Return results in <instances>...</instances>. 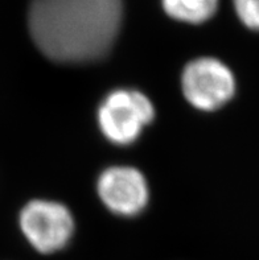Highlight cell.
<instances>
[{
    "label": "cell",
    "instance_id": "obj_4",
    "mask_svg": "<svg viewBox=\"0 0 259 260\" xmlns=\"http://www.w3.org/2000/svg\"><path fill=\"white\" fill-rule=\"evenodd\" d=\"M20 228L33 247L43 254H52L68 244L74 222L66 206L53 201L36 200L20 213Z\"/></svg>",
    "mask_w": 259,
    "mask_h": 260
},
{
    "label": "cell",
    "instance_id": "obj_3",
    "mask_svg": "<svg viewBox=\"0 0 259 260\" xmlns=\"http://www.w3.org/2000/svg\"><path fill=\"white\" fill-rule=\"evenodd\" d=\"M188 102L203 111L220 109L236 92V78L220 59L201 57L185 66L181 78Z\"/></svg>",
    "mask_w": 259,
    "mask_h": 260
},
{
    "label": "cell",
    "instance_id": "obj_7",
    "mask_svg": "<svg viewBox=\"0 0 259 260\" xmlns=\"http://www.w3.org/2000/svg\"><path fill=\"white\" fill-rule=\"evenodd\" d=\"M233 4L243 25L259 32V0H233Z\"/></svg>",
    "mask_w": 259,
    "mask_h": 260
},
{
    "label": "cell",
    "instance_id": "obj_5",
    "mask_svg": "<svg viewBox=\"0 0 259 260\" xmlns=\"http://www.w3.org/2000/svg\"><path fill=\"white\" fill-rule=\"evenodd\" d=\"M98 194L108 210L123 217L139 214L148 202L145 176L131 167H111L99 176Z\"/></svg>",
    "mask_w": 259,
    "mask_h": 260
},
{
    "label": "cell",
    "instance_id": "obj_6",
    "mask_svg": "<svg viewBox=\"0 0 259 260\" xmlns=\"http://www.w3.org/2000/svg\"><path fill=\"white\" fill-rule=\"evenodd\" d=\"M163 7L172 19L201 24L216 13L218 0H163Z\"/></svg>",
    "mask_w": 259,
    "mask_h": 260
},
{
    "label": "cell",
    "instance_id": "obj_1",
    "mask_svg": "<svg viewBox=\"0 0 259 260\" xmlns=\"http://www.w3.org/2000/svg\"><path fill=\"white\" fill-rule=\"evenodd\" d=\"M123 17L122 0H33L28 25L48 58L83 63L111 49Z\"/></svg>",
    "mask_w": 259,
    "mask_h": 260
},
{
    "label": "cell",
    "instance_id": "obj_2",
    "mask_svg": "<svg viewBox=\"0 0 259 260\" xmlns=\"http://www.w3.org/2000/svg\"><path fill=\"white\" fill-rule=\"evenodd\" d=\"M154 115V106L143 92L115 90L99 106V128L110 142L127 145L139 138L146 125L152 122Z\"/></svg>",
    "mask_w": 259,
    "mask_h": 260
}]
</instances>
